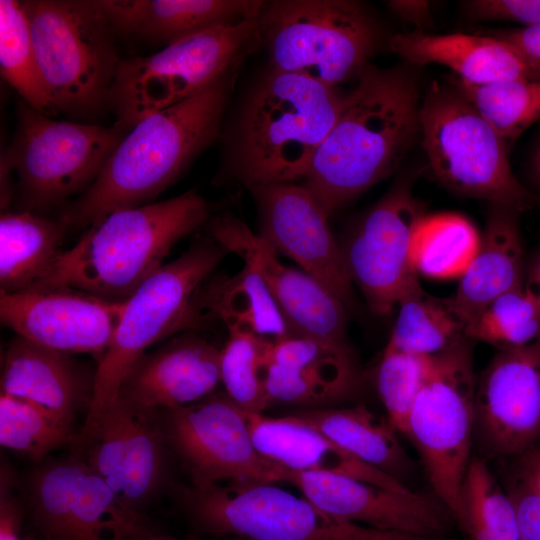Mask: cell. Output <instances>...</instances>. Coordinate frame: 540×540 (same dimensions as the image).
Instances as JSON below:
<instances>
[{
  "label": "cell",
  "instance_id": "cell-1",
  "mask_svg": "<svg viewBox=\"0 0 540 540\" xmlns=\"http://www.w3.org/2000/svg\"><path fill=\"white\" fill-rule=\"evenodd\" d=\"M415 66L368 63L304 176L303 187L332 215L401 164L420 134Z\"/></svg>",
  "mask_w": 540,
  "mask_h": 540
},
{
  "label": "cell",
  "instance_id": "cell-2",
  "mask_svg": "<svg viewBox=\"0 0 540 540\" xmlns=\"http://www.w3.org/2000/svg\"><path fill=\"white\" fill-rule=\"evenodd\" d=\"M239 65L195 95L132 127L93 184L61 208L59 217L86 228L109 214L151 203L221 133Z\"/></svg>",
  "mask_w": 540,
  "mask_h": 540
},
{
  "label": "cell",
  "instance_id": "cell-3",
  "mask_svg": "<svg viewBox=\"0 0 540 540\" xmlns=\"http://www.w3.org/2000/svg\"><path fill=\"white\" fill-rule=\"evenodd\" d=\"M348 91L267 69L223 131L214 183L258 185L303 179L340 114Z\"/></svg>",
  "mask_w": 540,
  "mask_h": 540
},
{
  "label": "cell",
  "instance_id": "cell-4",
  "mask_svg": "<svg viewBox=\"0 0 540 540\" xmlns=\"http://www.w3.org/2000/svg\"><path fill=\"white\" fill-rule=\"evenodd\" d=\"M209 217V204L193 190L113 212L90 225L73 247L62 251L48 275L30 288H72L126 302L163 266L173 246L203 227Z\"/></svg>",
  "mask_w": 540,
  "mask_h": 540
},
{
  "label": "cell",
  "instance_id": "cell-5",
  "mask_svg": "<svg viewBox=\"0 0 540 540\" xmlns=\"http://www.w3.org/2000/svg\"><path fill=\"white\" fill-rule=\"evenodd\" d=\"M227 253L210 236H200L125 302L114 338L99 359L92 400L78 437L94 429L117 399L128 371L152 344L205 323L198 305L199 292Z\"/></svg>",
  "mask_w": 540,
  "mask_h": 540
},
{
  "label": "cell",
  "instance_id": "cell-6",
  "mask_svg": "<svg viewBox=\"0 0 540 540\" xmlns=\"http://www.w3.org/2000/svg\"><path fill=\"white\" fill-rule=\"evenodd\" d=\"M269 68L341 87L382 43L372 12L353 0L265 1L257 18Z\"/></svg>",
  "mask_w": 540,
  "mask_h": 540
},
{
  "label": "cell",
  "instance_id": "cell-7",
  "mask_svg": "<svg viewBox=\"0 0 540 540\" xmlns=\"http://www.w3.org/2000/svg\"><path fill=\"white\" fill-rule=\"evenodd\" d=\"M40 72L57 114L91 118L108 107L121 61L99 0L21 1Z\"/></svg>",
  "mask_w": 540,
  "mask_h": 540
},
{
  "label": "cell",
  "instance_id": "cell-8",
  "mask_svg": "<svg viewBox=\"0 0 540 540\" xmlns=\"http://www.w3.org/2000/svg\"><path fill=\"white\" fill-rule=\"evenodd\" d=\"M420 140L435 178L448 190L517 212L540 198L512 172L508 142L451 82H433L419 112Z\"/></svg>",
  "mask_w": 540,
  "mask_h": 540
},
{
  "label": "cell",
  "instance_id": "cell-9",
  "mask_svg": "<svg viewBox=\"0 0 540 540\" xmlns=\"http://www.w3.org/2000/svg\"><path fill=\"white\" fill-rule=\"evenodd\" d=\"M261 45L257 20L210 28L147 56L121 59L109 94L115 126L127 133L146 117L206 88Z\"/></svg>",
  "mask_w": 540,
  "mask_h": 540
},
{
  "label": "cell",
  "instance_id": "cell-10",
  "mask_svg": "<svg viewBox=\"0 0 540 540\" xmlns=\"http://www.w3.org/2000/svg\"><path fill=\"white\" fill-rule=\"evenodd\" d=\"M125 134L115 125L55 120L20 102L16 130L0 165L16 175L18 211L42 214L81 195Z\"/></svg>",
  "mask_w": 540,
  "mask_h": 540
},
{
  "label": "cell",
  "instance_id": "cell-11",
  "mask_svg": "<svg viewBox=\"0 0 540 540\" xmlns=\"http://www.w3.org/2000/svg\"><path fill=\"white\" fill-rule=\"evenodd\" d=\"M190 519L203 531L248 540H436L336 518L308 499L272 484L179 487Z\"/></svg>",
  "mask_w": 540,
  "mask_h": 540
},
{
  "label": "cell",
  "instance_id": "cell-12",
  "mask_svg": "<svg viewBox=\"0 0 540 540\" xmlns=\"http://www.w3.org/2000/svg\"><path fill=\"white\" fill-rule=\"evenodd\" d=\"M471 341L465 338L436 354L434 370L413 404L405 431L433 491L453 518L475 434L477 379Z\"/></svg>",
  "mask_w": 540,
  "mask_h": 540
},
{
  "label": "cell",
  "instance_id": "cell-13",
  "mask_svg": "<svg viewBox=\"0 0 540 540\" xmlns=\"http://www.w3.org/2000/svg\"><path fill=\"white\" fill-rule=\"evenodd\" d=\"M166 444L180 456L192 484L285 482L288 469L256 449L247 415L226 393L213 392L190 405L161 410Z\"/></svg>",
  "mask_w": 540,
  "mask_h": 540
},
{
  "label": "cell",
  "instance_id": "cell-14",
  "mask_svg": "<svg viewBox=\"0 0 540 540\" xmlns=\"http://www.w3.org/2000/svg\"><path fill=\"white\" fill-rule=\"evenodd\" d=\"M413 181L407 176L397 182L353 222L339 243L350 281L379 315L391 312L402 293L418 280L411 244L426 214L413 194Z\"/></svg>",
  "mask_w": 540,
  "mask_h": 540
},
{
  "label": "cell",
  "instance_id": "cell-15",
  "mask_svg": "<svg viewBox=\"0 0 540 540\" xmlns=\"http://www.w3.org/2000/svg\"><path fill=\"white\" fill-rule=\"evenodd\" d=\"M28 497L35 527L46 540H128L154 533L141 512L126 506L78 458L36 469Z\"/></svg>",
  "mask_w": 540,
  "mask_h": 540
},
{
  "label": "cell",
  "instance_id": "cell-16",
  "mask_svg": "<svg viewBox=\"0 0 540 540\" xmlns=\"http://www.w3.org/2000/svg\"><path fill=\"white\" fill-rule=\"evenodd\" d=\"M204 226L208 236L262 278L291 335L350 348L348 308L325 285L303 270L284 265L267 241L231 213L209 217Z\"/></svg>",
  "mask_w": 540,
  "mask_h": 540
},
{
  "label": "cell",
  "instance_id": "cell-17",
  "mask_svg": "<svg viewBox=\"0 0 540 540\" xmlns=\"http://www.w3.org/2000/svg\"><path fill=\"white\" fill-rule=\"evenodd\" d=\"M74 441L86 447L84 462L132 510L140 512L164 482L166 441L160 410L118 396L94 429Z\"/></svg>",
  "mask_w": 540,
  "mask_h": 540
},
{
  "label": "cell",
  "instance_id": "cell-18",
  "mask_svg": "<svg viewBox=\"0 0 540 540\" xmlns=\"http://www.w3.org/2000/svg\"><path fill=\"white\" fill-rule=\"evenodd\" d=\"M475 435L495 457H520L540 442V340L500 350L483 370Z\"/></svg>",
  "mask_w": 540,
  "mask_h": 540
},
{
  "label": "cell",
  "instance_id": "cell-19",
  "mask_svg": "<svg viewBox=\"0 0 540 540\" xmlns=\"http://www.w3.org/2000/svg\"><path fill=\"white\" fill-rule=\"evenodd\" d=\"M125 302H111L72 288H30L0 294V319L17 336L68 354L104 355Z\"/></svg>",
  "mask_w": 540,
  "mask_h": 540
},
{
  "label": "cell",
  "instance_id": "cell-20",
  "mask_svg": "<svg viewBox=\"0 0 540 540\" xmlns=\"http://www.w3.org/2000/svg\"><path fill=\"white\" fill-rule=\"evenodd\" d=\"M249 190L258 212V234L351 307L353 284L339 242L330 230L328 215L309 191L293 182L258 185Z\"/></svg>",
  "mask_w": 540,
  "mask_h": 540
},
{
  "label": "cell",
  "instance_id": "cell-21",
  "mask_svg": "<svg viewBox=\"0 0 540 540\" xmlns=\"http://www.w3.org/2000/svg\"><path fill=\"white\" fill-rule=\"evenodd\" d=\"M285 482L324 512L378 530L441 540L448 525L441 509L422 495L362 480L289 470Z\"/></svg>",
  "mask_w": 540,
  "mask_h": 540
},
{
  "label": "cell",
  "instance_id": "cell-22",
  "mask_svg": "<svg viewBox=\"0 0 540 540\" xmlns=\"http://www.w3.org/2000/svg\"><path fill=\"white\" fill-rule=\"evenodd\" d=\"M221 349L195 330L181 332L143 354L124 377L118 396L149 410L198 402L221 382Z\"/></svg>",
  "mask_w": 540,
  "mask_h": 540
},
{
  "label": "cell",
  "instance_id": "cell-23",
  "mask_svg": "<svg viewBox=\"0 0 540 540\" xmlns=\"http://www.w3.org/2000/svg\"><path fill=\"white\" fill-rule=\"evenodd\" d=\"M117 35L169 45L195 33L257 20L260 0H99Z\"/></svg>",
  "mask_w": 540,
  "mask_h": 540
},
{
  "label": "cell",
  "instance_id": "cell-24",
  "mask_svg": "<svg viewBox=\"0 0 540 540\" xmlns=\"http://www.w3.org/2000/svg\"><path fill=\"white\" fill-rule=\"evenodd\" d=\"M94 380L71 354L20 336L3 356L1 393L32 401L70 423L82 407L89 408Z\"/></svg>",
  "mask_w": 540,
  "mask_h": 540
},
{
  "label": "cell",
  "instance_id": "cell-25",
  "mask_svg": "<svg viewBox=\"0 0 540 540\" xmlns=\"http://www.w3.org/2000/svg\"><path fill=\"white\" fill-rule=\"evenodd\" d=\"M253 443L266 459L289 470L346 476L390 490H411L399 479L361 461L291 414L247 413Z\"/></svg>",
  "mask_w": 540,
  "mask_h": 540
},
{
  "label": "cell",
  "instance_id": "cell-26",
  "mask_svg": "<svg viewBox=\"0 0 540 540\" xmlns=\"http://www.w3.org/2000/svg\"><path fill=\"white\" fill-rule=\"evenodd\" d=\"M389 49L412 66L439 64L471 84L540 78L503 41L491 35L433 34L413 31L393 35Z\"/></svg>",
  "mask_w": 540,
  "mask_h": 540
},
{
  "label": "cell",
  "instance_id": "cell-27",
  "mask_svg": "<svg viewBox=\"0 0 540 540\" xmlns=\"http://www.w3.org/2000/svg\"><path fill=\"white\" fill-rule=\"evenodd\" d=\"M518 213L508 206L490 204L478 250L449 298L465 327L497 298L524 287Z\"/></svg>",
  "mask_w": 540,
  "mask_h": 540
},
{
  "label": "cell",
  "instance_id": "cell-28",
  "mask_svg": "<svg viewBox=\"0 0 540 540\" xmlns=\"http://www.w3.org/2000/svg\"><path fill=\"white\" fill-rule=\"evenodd\" d=\"M69 226L30 211H1L0 292L26 290L45 278L62 251Z\"/></svg>",
  "mask_w": 540,
  "mask_h": 540
},
{
  "label": "cell",
  "instance_id": "cell-29",
  "mask_svg": "<svg viewBox=\"0 0 540 540\" xmlns=\"http://www.w3.org/2000/svg\"><path fill=\"white\" fill-rule=\"evenodd\" d=\"M319 431L346 452L397 478L410 466L388 419L362 405L349 408H309L291 414Z\"/></svg>",
  "mask_w": 540,
  "mask_h": 540
},
{
  "label": "cell",
  "instance_id": "cell-30",
  "mask_svg": "<svg viewBox=\"0 0 540 540\" xmlns=\"http://www.w3.org/2000/svg\"><path fill=\"white\" fill-rule=\"evenodd\" d=\"M198 305L204 318H218L230 330L273 340L291 335L289 327L262 278L244 265L233 276L208 279Z\"/></svg>",
  "mask_w": 540,
  "mask_h": 540
},
{
  "label": "cell",
  "instance_id": "cell-31",
  "mask_svg": "<svg viewBox=\"0 0 540 540\" xmlns=\"http://www.w3.org/2000/svg\"><path fill=\"white\" fill-rule=\"evenodd\" d=\"M395 325L387 343L394 350L432 356L468 338L465 323L452 307L449 298L427 294L419 280L400 296Z\"/></svg>",
  "mask_w": 540,
  "mask_h": 540
},
{
  "label": "cell",
  "instance_id": "cell-32",
  "mask_svg": "<svg viewBox=\"0 0 540 540\" xmlns=\"http://www.w3.org/2000/svg\"><path fill=\"white\" fill-rule=\"evenodd\" d=\"M480 240L475 226L460 214L425 215L412 239L413 267L430 278L461 277L473 260Z\"/></svg>",
  "mask_w": 540,
  "mask_h": 540
},
{
  "label": "cell",
  "instance_id": "cell-33",
  "mask_svg": "<svg viewBox=\"0 0 540 540\" xmlns=\"http://www.w3.org/2000/svg\"><path fill=\"white\" fill-rule=\"evenodd\" d=\"M454 519L470 540H519L514 508L506 490L477 457L467 468Z\"/></svg>",
  "mask_w": 540,
  "mask_h": 540
},
{
  "label": "cell",
  "instance_id": "cell-34",
  "mask_svg": "<svg viewBox=\"0 0 540 540\" xmlns=\"http://www.w3.org/2000/svg\"><path fill=\"white\" fill-rule=\"evenodd\" d=\"M0 71L24 103L45 115H58L40 72L21 1H0Z\"/></svg>",
  "mask_w": 540,
  "mask_h": 540
},
{
  "label": "cell",
  "instance_id": "cell-35",
  "mask_svg": "<svg viewBox=\"0 0 540 540\" xmlns=\"http://www.w3.org/2000/svg\"><path fill=\"white\" fill-rule=\"evenodd\" d=\"M450 82L507 142L540 119V80L517 78L471 84L453 76Z\"/></svg>",
  "mask_w": 540,
  "mask_h": 540
},
{
  "label": "cell",
  "instance_id": "cell-36",
  "mask_svg": "<svg viewBox=\"0 0 540 540\" xmlns=\"http://www.w3.org/2000/svg\"><path fill=\"white\" fill-rule=\"evenodd\" d=\"M72 423L23 398L1 393L0 443L33 461L72 442Z\"/></svg>",
  "mask_w": 540,
  "mask_h": 540
},
{
  "label": "cell",
  "instance_id": "cell-37",
  "mask_svg": "<svg viewBox=\"0 0 540 540\" xmlns=\"http://www.w3.org/2000/svg\"><path fill=\"white\" fill-rule=\"evenodd\" d=\"M221 349V382L226 395L247 413H262L268 407L264 375L270 339L230 330Z\"/></svg>",
  "mask_w": 540,
  "mask_h": 540
},
{
  "label": "cell",
  "instance_id": "cell-38",
  "mask_svg": "<svg viewBox=\"0 0 540 540\" xmlns=\"http://www.w3.org/2000/svg\"><path fill=\"white\" fill-rule=\"evenodd\" d=\"M465 334L500 350L532 344L540 340V304L524 287L510 291L471 319Z\"/></svg>",
  "mask_w": 540,
  "mask_h": 540
},
{
  "label": "cell",
  "instance_id": "cell-39",
  "mask_svg": "<svg viewBox=\"0 0 540 540\" xmlns=\"http://www.w3.org/2000/svg\"><path fill=\"white\" fill-rule=\"evenodd\" d=\"M267 362L296 369L328 381L349 394L359 382L350 348H342L310 337L289 335L272 340Z\"/></svg>",
  "mask_w": 540,
  "mask_h": 540
},
{
  "label": "cell",
  "instance_id": "cell-40",
  "mask_svg": "<svg viewBox=\"0 0 540 540\" xmlns=\"http://www.w3.org/2000/svg\"><path fill=\"white\" fill-rule=\"evenodd\" d=\"M435 363L436 355H414L385 347L376 385L387 419L397 432L405 434L410 411Z\"/></svg>",
  "mask_w": 540,
  "mask_h": 540
},
{
  "label": "cell",
  "instance_id": "cell-41",
  "mask_svg": "<svg viewBox=\"0 0 540 540\" xmlns=\"http://www.w3.org/2000/svg\"><path fill=\"white\" fill-rule=\"evenodd\" d=\"M268 406L273 403L322 405L342 400V388L305 372L267 362L264 375Z\"/></svg>",
  "mask_w": 540,
  "mask_h": 540
},
{
  "label": "cell",
  "instance_id": "cell-42",
  "mask_svg": "<svg viewBox=\"0 0 540 540\" xmlns=\"http://www.w3.org/2000/svg\"><path fill=\"white\" fill-rule=\"evenodd\" d=\"M462 6L465 14L477 21L540 24V0H471L464 1Z\"/></svg>",
  "mask_w": 540,
  "mask_h": 540
},
{
  "label": "cell",
  "instance_id": "cell-43",
  "mask_svg": "<svg viewBox=\"0 0 540 540\" xmlns=\"http://www.w3.org/2000/svg\"><path fill=\"white\" fill-rule=\"evenodd\" d=\"M506 492L514 508L519 540H540V495L521 469Z\"/></svg>",
  "mask_w": 540,
  "mask_h": 540
},
{
  "label": "cell",
  "instance_id": "cell-44",
  "mask_svg": "<svg viewBox=\"0 0 540 540\" xmlns=\"http://www.w3.org/2000/svg\"><path fill=\"white\" fill-rule=\"evenodd\" d=\"M489 35L506 43L540 78V24L496 30Z\"/></svg>",
  "mask_w": 540,
  "mask_h": 540
},
{
  "label": "cell",
  "instance_id": "cell-45",
  "mask_svg": "<svg viewBox=\"0 0 540 540\" xmlns=\"http://www.w3.org/2000/svg\"><path fill=\"white\" fill-rule=\"evenodd\" d=\"M388 7L397 17L418 28L417 31H423L433 23L429 1L393 0L388 1Z\"/></svg>",
  "mask_w": 540,
  "mask_h": 540
},
{
  "label": "cell",
  "instance_id": "cell-46",
  "mask_svg": "<svg viewBox=\"0 0 540 540\" xmlns=\"http://www.w3.org/2000/svg\"><path fill=\"white\" fill-rule=\"evenodd\" d=\"M524 289L540 304V252L526 270Z\"/></svg>",
  "mask_w": 540,
  "mask_h": 540
},
{
  "label": "cell",
  "instance_id": "cell-47",
  "mask_svg": "<svg viewBox=\"0 0 540 540\" xmlns=\"http://www.w3.org/2000/svg\"><path fill=\"white\" fill-rule=\"evenodd\" d=\"M522 457H525V463L521 470L527 475L540 495V454H535L532 450Z\"/></svg>",
  "mask_w": 540,
  "mask_h": 540
},
{
  "label": "cell",
  "instance_id": "cell-48",
  "mask_svg": "<svg viewBox=\"0 0 540 540\" xmlns=\"http://www.w3.org/2000/svg\"><path fill=\"white\" fill-rule=\"evenodd\" d=\"M529 174L533 184L540 188V138L538 139L531 154Z\"/></svg>",
  "mask_w": 540,
  "mask_h": 540
},
{
  "label": "cell",
  "instance_id": "cell-49",
  "mask_svg": "<svg viewBox=\"0 0 540 540\" xmlns=\"http://www.w3.org/2000/svg\"><path fill=\"white\" fill-rule=\"evenodd\" d=\"M128 540H178V539L170 537V536H166V535H158L156 533H150V534L137 536Z\"/></svg>",
  "mask_w": 540,
  "mask_h": 540
},
{
  "label": "cell",
  "instance_id": "cell-50",
  "mask_svg": "<svg viewBox=\"0 0 540 540\" xmlns=\"http://www.w3.org/2000/svg\"><path fill=\"white\" fill-rule=\"evenodd\" d=\"M238 540H248V539H244V538H238Z\"/></svg>",
  "mask_w": 540,
  "mask_h": 540
}]
</instances>
